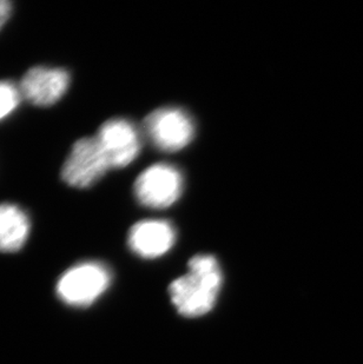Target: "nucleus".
Instances as JSON below:
<instances>
[{
    "mask_svg": "<svg viewBox=\"0 0 363 364\" xmlns=\"http://www.w3.org/2000/svg\"><path fill=\"white\" fill-rule=\"evenodd\" d=\"M189 272L169 287L176 309L184 317H199L213 310L222 287V272L213 255H196Z\"/></svg>",
    "mask_w": 363,
    "mask_h": 364,
    "instance_id": "obj_1",
    "label": "nucleus"
},
{
    "mask_svg": "<svg viewBox=\"0 0 363 364\" xmlns=\"http://www.w3.org/2000/svg\"><path fill=\"white\" fill-rule=\"evenodd\" d=\"M112 275L100 262H84L73 265L57 283V295L68 306L84 308L96 302L111 284Z\"/></svg>",
    "mask_w": 363,
    "mask_h": 364,
    "instance_id": "obj_2",
    "label": "nucleus"
},
{
    "mask_svg": "<svg viewBox=\"0 0 363 364\" xmlns=\"http://www.w3.org/2000/svg\"><path fill=\"white\" fill-rule=\"evenodd\" d=\"M144 130L154 148L177 152L186 148L195 137V122L181 107H165L152 111L144 119Z\"/></svg>",
    "mask_w": 363,
    "mask_h": 364,
    "instance_id": "obj_3",
    "label": "nucleus"
},
{
    "mask_svg": "<svg viewBox=\"0 0 363 364\" xmlns=\"http://www.w3.org/2000/svg\"><path fill=\"white\" fill-rule=\"evenodd\" d=\"M184 178L179 168L158 163L145 168L135 182V196L142 205L150 209H165L179 200Z\"/></svg>",
    "mask_w": 363,
    "mask_h": 364,
    "instance_id": "obj_4",
    "label": "nucleus"
},
{
    "mask_svg": "<svg viewBox=\"0 0 363 364\" xmlns=\"http://www.w3.org/2000/svg\"><path fill=\"white\" fill-rule=\"evenodd\" d=\"M110 164L97 138H82L73 144L63 164L62 179L75 189L95 186L109 170Z\"/></svg>",
    "mask_w": 363,
    "mask_h": 364,
    "instance_id": "obj_5",
    "label": "nucleus"
},
{
    "mask_svg": "<svg viewBox=\"0 0 363 364\" xmlns=\"http://www.w3.org/2000/svg\"><path fill=\"white\" fill-rule=\"evenodd\" d=\"M96 138L107 156L110 168H125L137 159L142 150L140 131L134 123L124 118L105 122Z\"/></svg>",
    "mask_w": 363,
    "mask_h": 364,
    "instance_id": "obj_6",
    "label": "nucleus"
},
{
    "mask_svg": "<svg viewBox=\"0 0 363 364\" xmlns=\"http://www.w3.org/2000/svg\"><path fill=\"white\" fill-rule=\"evenodd\" d=\"M71 77L60 68L36 66L25 73L21 82V96L37 107H51L69 90Z\"/></svg>",
    "mask_w": 363,
    "mask_h": 364,
    "instance_id": "obj_7",
    "label": "nucleus"
},
{
    "mask_svg": "<svg viewBox=\"0 0 363 364\" xmlns=\"http://www.w3.org/2000/svg\"><path fill=\"white\" fill-rule=\"evenodd\" d=\"M175 242V228L168 220H141L132 225L127 235V244L131 251L147 259L167 254L172 250Z\"/></svg>",
    "mask_w": 363,
    "mask_h": 364,
    "instance_id": "obj_8",
    "label": "nucleus"
},
{
    "mask_svg": "<svg viewBox=\"0 0 363 364\" xmlns=\"http://www.w3.org/2000/svg\"><path fill=\"white\" fill-rule=\"evenodd\" d=\"M31 223L24 210L11 203L0 204V252H17L24 247Z\"/></svg>",
    "mask_w": 363,
    "mask_h": 364,
    "instance_id": "obj_9",
    "label": "nucleus"
},
{
    "mask_svg": "<svg viewBox=\"0 0 363 364\" xmlns=\"http://www.w3.org/2000/svg\"><path fill=\"white\" fill-rule=\"evenodd\" d=\"M21 89L9 80L0 82V122L14 114L21 100Z\"/></svg>",
    "mask_w": 363,
    "mask_h": 364,
    "instance_id": "obj_10",
    "label": "nucleus"
},
{
    "mask_svg": "<svg viewBox=\"0 0 363 364\" xmlns=\"http://www.w3.org/2000/svg\"><path fill=\"white\" fill-rule=\"evenodd\" d=\"M11 12H12V4L7 0H0V30L9 21Z\"/></svg>",
    "mask_w": 363,
    "mask_h": 364,
    "instance_id": "obj_11",
    "label": "nucleus"
}]
</instances>
